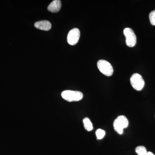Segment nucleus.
<instances>
[{
    "label": "nucleus",
    "mask_w": 155,
    "mask_h": 155,
    "mask_svg": "<svg viewBox=\"0 0 155 155\" xmlns=\"http://www.w3.org/2000/svg\"><path fill=\"white\" fill-rule=\"evenodd\" d=\"M61 96L67 101L71 102L80 101L83 98V94L81 92L79 91L66 90L63 91L61 94Z\"/></svg>",
    "instance_id": "obj_1"
},
{
    "label": "nucleus",
    "mask_w": 155,
    "mask_h": 155,
    "mask_svg": "<svg viewBox=\"0 0 155 155\" xmlns=\"http://www.w3.org/2000/svg\"><path fill=\"white\" fill-rule=\"evenodd\" d=\"M129 122L127 118L124 116H119L114 122V127L115 131L119 134H122L124 128L128 126Z\"/></svg>",
    "instance_id": "obj_2"
},
{
    "label": "nucleus",
    "mask_w": 155,
    "mask_h": 155,
    "mask_svg": "<svg viewBox=\"0 0 155 155\" xmlns=\"http://www.w3.org/2000/svg\"><path fill=\"white\" fill-rule=\"evenodd\" d=\"M100 72L107 76H110L114 73V69L111 64L105 60H99L97 64Z\"/></svg>",
    "instance_id": "obj_3"
},
{
    "label": "nucleus",
    "mask_w": 155,
    "mask_h": 155,
    "mask_svg": "<svg viewBox=\"0 0 155 155\" xmlns=\"http://www.w3.org/2000/svg\"><path fill=\"white\" fill-rule=\"evenodd\" d=\"M130 82L133 88L137 91L142 90L145 85L143 78L138 73H134L132 75L130 78Z\"/></svg>",
    "instance_id": "obj_4"
},
{
    "label": "nucleus",
    "mask_w": 155,
    "mask_h": 155,
    "mask_svg": "<svg viewBox=\"0 0 155 155\" xmlns=\"http://www.w3.org/2000/svg\"><path fill=\"white\" fill-rule=\"evenodd\" d=\"M124 34L126 38V44L129 47H133L137 42V37L135 33L131 28H126L124 30Z\"/></svg>",
    "instance_id": "obj_5"
},
{
    "label": "nucleus",
    "mask_w": 155,
    "mask_h": 155,
    "mask_svg": "<svg viewBox=\"0 0 155 155\" xmlns=\"http://www.w3.org/2000/svg\"><path fill=\"white\" fill-rule=\"evenodd\" d=\"M80 31L77 28L71 29L68 33L67 40L68 44L71 45H75L78 42L80 38Z\"/></svg>",
    "instance_id": "obj_6"
},
{
    "label": "nucleus",
    "mask_w": 155,
    "mask_h": 155,
    "mask_svg": "<svg viewBox=\"0 0 155 155\" xmlns=\"http://www.w3.org/2000/svg\"><path fill=\"white\" fill-rule=\"evenodd\" d=\"M35 28L40 30L46 31L50 30L51 28V24L48 20H42L37 22L35 23Z\"/></svg>",
    "instance_id": "obj_7"
},
{
    "label": "nucleus",
    "mask_w": 155,
    "mask_h": 155,
    "mask_svg": "<svg viewBox=\"0 0 155 155\" xmlns=\"http://www.w3.org/2000/svg\"><path fill=\"white\" fill-rule=\"evenodd\" d=\"M61 6L62 5L60 0H54L50 4L48 10L52 13H57L61 10Z\"/></svg>",
    "instance_id": "obj_8"
},
{
    "label": "nucleus",
    "mask_w": 155,
    "mask_h": 155,
    "mask_svg": "<svg viewBox=\"0 0 155 155\" xmlns=\"http://www.w3.org/2000/svg\"><path fill=\"white\" fill-rule=\"evenodd\" d=\"M84 126L85 130L88 131H90L93 129V126L92 123L90 119L86 117L84 118L83 120Z\"/></svg>",
    "instance_id": "obj_9"
},
{
    "label": "nucleus",
    "mask_w": 155,
    "mask_h": 155,
    "mask_svg": "<svg viewBox=\"0 0 155 155\" xmlns=\"http://www.w3.org/2000/svg\"><path fill=\"white\" fill-rule=\"evenodd\" d=\"M135 151L138 155H147V152L146 148L145 147L140 146L137 147L135 149Z\"/></svg>",
    "instance_id": "obj_10"
},
{
    "label": "nucleus",
    "mask_w": 155,
    "mask_h": 155,
    "mask_svg": "<svg viewBox=\"0 0 155 155\" xmlns=\"http://www.w3.org/2000/svg\"><path fill=\"white\" fill-rule=\"evenodd\" d=\"M96 135L98 140L102 139L105 135V131L101 129H97L96 131Z\"/></svg>",
    "instance_id": "obj_11"
},
{
    "label": "nucleus",
    "mask_w": 155,
    "mask_h": 155,
    "mask_svg": "<svg viewBox=\"0 0 155 155\" xmlns=\"http://www.w3.org/2000/svg\"><path fill=\"white\" fill-rule=\"evenodd\" d=\"M150 22L152 25H155V10L150 12L149 14Z\"/></svg>",
    "instance_id": "obj_12"
},
{
    "label": "nucleus",
    "mask_w": 155,
    "mask_h": 155,
    "mask_svg": "<svg viewBox=\"0 0 155 155\" xmlns=\"http://www.w3.org/2000/svg\"><path fill=\"white\" fill-rule=\"evenodd\" d=\"M147 155H154L153 154V153H152L151 152H147Z\"/></svg>",
    "instance_id": "obj_13"
}]
</instances>
